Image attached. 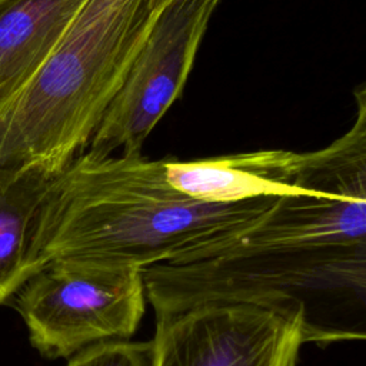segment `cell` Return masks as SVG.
<instances>
[{"instance_id": "6da1fadb", "label": "cell", "mask_w": 366, "mask_h": 366, "mask_svg": "<svg viewBox=\"0 0 366 366\" xmlns=\"http://www.w3.org/2000/svg\"><path fill=\"white\" fill-rule=\"evenodd\" d=\"M154 315L207 302H243L303 315L305 343L366 337V197H276L226 247L142 269Z\"/></svg>"}, {"instance_id": "7a4b0ae2", "label": "cell", "mask_w": 366, "mask_h": 366, "mask_svg": "<svg viewBox=\"0 0 366 366\" xmlns=\"http://www.w3.org/2000/svg\"><path fill=\"white\" fill-rule=\"evenodd\" d=\"M276 197L207 203L176 192L162 160L76 156L51 180L34 229L39 269L63 260L144 269L212 254L253 227Z\"/></svg>"}, {"instance_id": "3957f363", "label": "cell", "mask_w": 366, "mask_h": 366, "mask_svg": "<svg viewBox=\"0 0 366 366\" xmlns=\"http://www.w3.org/2000/svg\"><path fill=\"white\" fill-rule=\"evenodd\" d=\"M154 0H86L30 77L0 106V170L59 174L83 152L144 44Z\"/></svg>"}, {"instance_id": "277c9868", "label": "cell", "mask_w": 366, "mask_h": 366, "mask_svg": "<svg viewBox=\"0 0 366 366\" xmlns=\"http://www.w3.org/2000/svg\"><path fill=\"white\" fill-rule=\"evenodd\" d=\"M146 309L142 269L53 260L16 293L31 346L47 359L71 357L103 342L129 340Z\"/></svg>"}, {"instance_id": "5b68a950", "label": "cell", "mask_w": 366, "mask_h": 366, "mask_svg": "<svg viewBox=\"0 0 366 366\" xmlns=\"http://www.w3.org/2000/svg\"><path fill=\"white\" fill-rule=\"evenodd\" d=\"M220 0H169L89 142V153L140 156L144 140L184 89Z\"/></svg>"}, {"instance_id": "8992f818", "label": "cell", "mask_w": 366, "mask_h": 366, "mask_svg": "<svg viewBox=\"0 0 366 366\" xmlns=\"http://www.w3.org/2000/svg\"><path fill=\"white\" fill-rule=\"evenodd\" d=\"M153 366H296L303 315L207 302L156 316Z\"/></svg>"}, {"instance_id": "52a82bcc", "label": "cell", "mask_w": 366, "mask_h": 366, "mask_svg": "<svg viewBox=\"0 0 366 366\" xmlns=\"http://www.w3.org/2000/svg\"><path fill=\"white\" fill-rule=\"evenodd\" d=\"M297 160L299 153L274 149L190 162H162L167 183L176 192L200 202L237 203L263 197L325 194L296 186Z\"/></svg>"}, {"instance_id": "ba28073f", "label": "cell", "mask_w": 366, "mask_h": 366, "mask_svg": "<svg viewBox=\"0 0 366 366\" xmlns=\"http://www.w3.org/2000/svg\"><path fill=\"white\" fill-rule=\"evenodd\" d=\"M86 0H0V106L54 49Z\"/></svg>"}, {"instance_id": "9c48e42d", "label": "cell", "mask_w": 366, "mask_h": 366, "mask_svg": "<svg viewBox=\"0 0 366 366\" xmlns=\"http://www.w3.org/2000/svg\"><path fill=\"white\" fill-rule=\"evenodd\" d=\"M54 176L37 166L0 170V305L40 270L36 219Z\"/></svg>"}, {"instance_id": "30bf717a", "label": "cell", "mask_w": 366, "mask_h": 366, "mask_svg": "<svg viewBox=\"0 0 366 366\" xmlns=\"http://www.w3.org/2000/svg\"><path fill=\"white\" fill-rule=\"evenodd\" d=\"M66 366H153V345L152 340L103 342L77 352Z\"/></svg>"}, {"instance_id": "8fae6325", "label": "cell", "mask_w": 366, "mask_h": 366, "mask_svg": "<svg viewBox=\"0 0 366 366\" xmlns=\"http://www.w3.org/2000/svg\"><path fill=\"white\" fill-rule=\"evenodd\" d=\"M154 1H156V4H157V6L163 7V6H164V4H166L169 0H154Z\"/></svg>"}]
</instances>
